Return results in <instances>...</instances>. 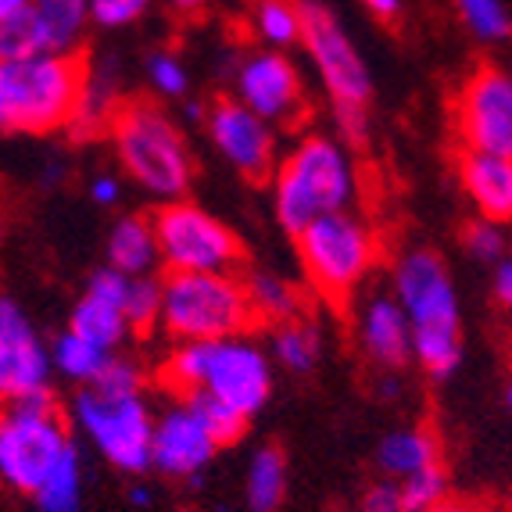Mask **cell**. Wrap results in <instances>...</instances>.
<instances>
[{"instance_id":"cell-1","label":"cell","mask_w":512,"mask_h":512,"mask_svg":"<svg viewBox=\"0 0 512 512\" xmlns=\"http://www.w3.org/2000/svg\"><path fill=\"white\" fill-rule=\"evenodd\" d=\"M391 294L412 326V362L434 380L462 362V308L448 265L437 251L409 248L391 269Z\"/></svg>"},{"instance_id":"cell-2","label":"cell","mask_w":512,"mask_h":512,"mask_svg":"<svg viewBox=\"0 0 512 512\" xmlns=\"http://www.w3.org/2000/svg\"><path fill=\"white\" fill-rule=\"evenodd\" d=\"M162 384L176 398L183 394H212L240 416H258L273 394V359L248 333L226 341L176 344L162 362Z\"/></svg>"},{"instance_id":"cell-3","label":"cell","mask_w":512,"mask_h":512,"mask_svg":"<svg viewBox=\"0 0 512 512\" xmlns=\"http://www.w3.org/2000/svg\"><path fill=\"white\" fill-rule=\"evenodd\" d=\"M359 197V169L344 140L308 133L273 172V212L283 230L301 233L312 219L348 212Z\"/></svg>"},{"instance_id":"cell-4","label":"cell","mask_w":512,"mask_h":512,"mask_svg":"<svg viewBox=\"0 0 512 512\" xmlns=\"http://www.w3.org/2000/svg\"><path fill=\"white\" fill-rule=\"evenodd\" d=\"M111 144L119 165L144 194L180 201L194 183V151L169 111L151 101H126L111 111Z\"/></svg>"},{"instance_id":"cell-5","label":"cell","mask_w":512,"mask_h":512,"mask_svg":"<svg viewBox=\"0 0 512 512\" xmlns=\"http://www.w3.org/2000/svg\"><path fill=\"white\" fill-rule=\"evenodd\" d=\"M79 54H33L0 61V133L47 137L72 126L83 97Z\"/></svg>"},{"instance_id":"cell-6","label":"cell","mask_w":512,"mask_h":512,"mask_svg":"<svg viewBox=\"0 0 512 512\" xmlns=\"http://www.w3.org/2000/svg\"><path fill=\"white\" fill-rule=\"evenodd\" d=\"M301 47L316 65L344 144H362L369 137L366 111L373 97V76L355 40L319 0H301Z\"/></svg>"},{"instance_id":"cell-7","label":"cell","mask_w":512,"mask_h":512,"mask_svg":"<svg viewBox=\"0 0 512 512\" xmlns=\"http://www.w3.org/2000/svg\"><path fill=\"white\" fill-rule=\"evenodd\" d=\"M158 326L172 341H226L255 326L244 280L233 273H169Z\"/></svg>"},{"instance_id":"cell-8","label":"cell","mask_w":512,"mask_h":512,"mask_svg":"<svg viewBox=\"0 0 512 512\" xmlns=\"http://www.w3.org/2000/svg\"><path fill=\"white\" fill-rule=\"evenodd\" d=\"M294 244L308 287L337 305L359 291L380 262L376 230L351 208L312 219L305 230L294 233Z\"/></svg>"},{"instance_id":"cell-9","label":"cell","mask_w":512,"mask_h":512,"mask_svg":"<svg viewBox=\"0 0 512 512\" xmlns=\"http://www.w3.org/2000/svg\"><path fill=\"white\" fill-rule=\"evenodd\" d=\"M72 437L51 391L8 402L0 412V480L29 495L51 477V470L65 459Z\"/></svg>"},{"instance_id":"cell-10","label":"cell","mask_w":512,"mask_h":512,"mask_svg":"<svg viewBox=\"0 0 512 512\" xmlns=\"http://www.w3.org/2000/svg\"><path fill=\"white\" fill-rule=\"evenodd\" d=\"M72 423L94 444V452L111 462L119 473L151 470V434L154 412L140 394H108L97 387H83L72 402Z\"/></svg>"},{"instance_id":"cell-11","label":"cell","mask_w":512,"mask_h":512,"mask_svg":"<svg viewBox=\"0 0 512 512\" xmlns=\"http://www.w3.org/2000/svg\"><path fill=\"white\" fill-rule=\"evenodd\" d=\"M151 222L169 273H233L244 258L237 233L197 201H165Z\"/></svg>"},{"instance_id":"cell-12","label":"cell","mask_w":512,"mask_h":512,"mask_svg":"<svg viewBox=\"0 0 512 512\" xmlns=\"http://www.w3.org/2000/svg\"><path fill=\"white\" fill-rule=\"evenodd\" d=\"M205 133L212 151L230 165L237 176L248 183L273 180L276 165H280V140L276 126L258 119L255 111L244 108L237 97H222L212 108H205Z\"/></svg>"},{"instance_id":"cell-13","label":"cell","mask_w":512,"mask_h":512,"mask_svg":"<svg viewBox=\"0 0 512 512\" xmlns=\"http://www.w3.org/2000/svg\"><path fill=\"white\" fill-rule=\"evenodd\" d=\"M233 97L269 126H294L305 115V83L283 51H251L233 69Z\"/></svg>"},{"instance_id":"cell-14","label":"cell","mask_w":512,"mask_h":512,"mask_svg":"<svg viewBox=\"0 0 512 512\" xmlns=\"http://www.w3.org/2000/svg\"><path fill=\"white\" fill-rule=\"evenodd\" d=\"M455 126L466 151L512 158V72L491 65L473 72L459 90Z\"/></svg>"},{"instance_id":"cell-15","label":"cell","mask_w":512,"mask_h":512,"mask_svg":"<svg viewBox=\"0 0 512 512\" xmlns=\"http://www.w3.org/2000/svg\"><path fill=\"white\" fill-rule=\"evenodd\" d=\"M51 344L18 301L0 294V402H18L51 391Z\"/></svg>"},{"instance_id":"cell-16","label":"cell","mask_w":512,"mask_h":512,"mask_svg":"<svg viewBox=\"0 0 512 512\" xmlns=\"http://www.w3.org/2000/svg\"><path fill=\"white\" fill-rule=\"evenodd\" d=\"M222 444L212 437L208 423L201 412L187 402L176 398L165 412L154 416V434H151V470L172 480H194L212 466L215 452Z\"/></svg>"},{"instance_id":"cell-17","label":"cell","mask_w":512,"mask_h":512,"mask_svg":"<svg viewBox=\"0 0 512 512\" xmlns=\"http://www.w3.org/2000/svg\"><path fill=\"white\" fill-rule=\"evenodd\" d=\"M126 273H115V269H97L86 283L83 298L72 305L69 330L94 341L104 351H122V344L133 337L126 316H122V294H126Z\"/></svg>"},{"instance_id":"cell-18","label":"cell","mask_w":512,"mask_h":512,"mask_svg":"<svg viewBox=\"0 0 512 512\" xmlns=\"http://www.w3.org/2000/svg\"><path fill=\"white\" fill-rule=\"evenodd\" d=\"M355 341L362 355L380 369H402L412 362V326L394 294H366L355 312Z\"/></svg>"},{"instance_id":"cell-19","label":"cell","mask_w":512,"mask_h":512,"mask_svg":"<svg viewBox=\"0 0 512 512\" xmlns=\"http://www.w3.org/2000/svg\"><path fill=\"white\" fill-rule=\"evenodd\" d=\"M459 183L480 219L512 222V158L509 154L462 151Z\"/></svg>"},{"instance_id":"cell-20","label":"cell","mask_w":512,"mask_h":512,"mask_svg":"<svg viewBox=\"0 0 512 512\" xmlns=\"http://www.w3.org/2000/svg\"><path fill=\"white\" fill-rule=\"evenodd\" d=\"M376 466L384 470V477L391 484L412 477L419 470L441 466V441L434 430L427 427H398L387 430L376 444Z\"/></svg>"},{"instance_id":"cell-21","label":"cell","mask_w":512,"mask_h":512,"mask_svg":"<svg viewBox=\"0 0 512 512\" xmlns=\"http://www.w3.org/2000/svg\"><path fill=\"white\" fill-rule=\"evenodd\" d=\"M162 265L154 222L147 215H122L108 233V269L126 276H154Z\"/></svg>"},{"instance_id":"cell-22","label":"cell","mask_w":512,"mask_h":512,"mask_svg":"<svg viewBox=\"0 0 512 512\" xmlns=\"http://www.w3.org/2000/svg\"><path fill=\"white\" fill-rule=\"evenodd\" d=\"M244 291H248L251 312H255V323H291V319L305 316V291L298 283L287 280V276L273 273V269H251L244 276Z\"/></svg>"},{"instance_id":"cell-23","label":"cell","mask_w":512,"mask_h":512,"mask_svg":"<svg viewBox=\"0 0 512 512\" xmlns=\"http://www.w3.org/2000/svg\"><path fill=\"white\" fill-rule=\"evenodd\" d=\"M29 11L40 26L47 54H76L79 40L86 33V22H90L86 0H33Z\"/></svg>"},{"instance_id":"cell-24","label":"cell","mask_w":512,"mask_h":512,"mask_svg":"<svg viewBox=\"0 0 512 512\" xmlns=\"http://www.w3.org/2000/svg\"><path fill=\"white\" fill-rule=\"evenodd\" d=\"M269 359L294 376L312 373V369L319 366V359H323V330L305 316L273 326V337H269Z\"/></svg>"},{"instance_id":"cell-25","label":"cell","mask_w":512,"mask_h":512,"mask_svg":"<svg viewBox=\"0 0 512 512\" xmlns=\"http://www.w3.org/2000/svg\"><path fill=\"white\" fill-rule=\"evenodd\" d=\"M287 495V459L280 448L265 444L251 455L244 473V502L251 512H276Z\"/></svg>"},{"instance_id":"cell-26","label":"cell","mask_w":512,"mask_h":512,"mask_svg":"<svg viewBox=\"0 0 512 512\" xmlns=\"http://www.w3.org/2000/svg\"><path fill=\"white\" fill-rule=\"evenodd\" d=\"M111 355H115V351L97 348L94 341H86V337H79V333H72V330H65L58 341L51 344L54 373L65 376V380H72V384H79V387L94 384L97 373H101Z\"/></svg>"},{"instance_id":"cell-27","label":"cell","mask_w":512,"mask_h":512,"mask_svg":"<svg viewBox=\"0 0 512 512\" xmlns=\"http://www.w3.org/2000/svg\"><path fill=\"white\" fill-rule=\"evenodd\" d=\"M251 33L269 51H287V47L301 43V0H255Z\"/></svg>"},{"instance_id":"cell-28","label":"cell","mask_w":512,"mask_h":512,"mask_svg":"<svg viewBox=\"0 0 512 512\" xmlns=\"http://www.w3.org/2000/svg\"><path fill=\"white\" fill-rule=\"evenodd\" d=\"M33 502L40 512H79L83 509V462H79V448L72 444L65 459L51 470V477L43 480L33 491Z\"/></svg>"},{"instance_id":"cell-29","label":"cell","mask_w":512,"mask_h":512,"mask_svg":"<svg viewBox=\"0 0 512 512\" xmlns=\"http://www.w3.org/2000/svg\"><path fill=\"white\" fill-rule=\"evenodd\" d=\"M455 15L480 43H502L512 36V15L505 0H455Z\"/></svg>"},{"instance_id":"cell-30","label":"cell","mask_w":512,"mask_h":512,"mask_svg":"<svg viewBox=\"0 0 512 512\" xmlns=\"http://www.w3.org/2000/svg\"><path fill=\"white\" fill-rule=\"evenodd\" d=\"M122 316L133 333H151L162 316V283L154 276H129L122 294Z\"/></svg>"},{"instance_id":"cell-31","label":"cell","mask_w":512,"mask_h":512,"mask_svg":"<svg viewBox=\"0 0 512 512\" xmlns=\"http://www.w3.org/2000/svg\"><path fill=\"white\" fill-rule=\"evenodd\" d=\"M147 83L158 97L165 101H183L190 94V72L183 65V58L176 51H154L147 54Z\"/></svg>"},{"instance_id":"cell-32","label":"cell","mask_w":512,"mask_h":512,"mask_svg":"<svg viewBox=\"0 0 512 512\" xmlns=\"http://www.w3.org/2000/svg\"><path fill=\"white\" fill-rule=\"evenodd\" d=\"M33 54H47V47H43V36H40L33 11L26 8L0 22V61L33 58Z\"/></svg>"},{"instance_id":"cell-33","label":"cell","mask_w":512,"mask_h":512,"mask_svg":"<svg viewBox=\"0 0 512 512\" xmlns=\"http://www.w3.org/2000/svg\"><path fill=\"white\" fill-rule=\"evenodd\" d=\"M183 398L201 412V419L208 423V430H212V437L219 444H237L244 437V430H248V416H240L237 409H230V405L212 398V394L194 391V394H183Z\"/></svg>"},{"instance_id":"cell-34","label":"cell","mask_w":512,"mask_h":512,"mask_svg":"<svg viewBox=\"0 0 512 512\" xmlns=\"http://www.w3.org/2000/svg\"><path fill=\"white\" fill-rule=\"evenodd\" d=\"M398 495H402V505L409 512L430 509V505L448 498V473H444V466H430V470L412 473V477L398 480Z\"/></svg>"},{"instance_id":"cell-35","label":"cell","mask_w":512,"mask_h":512,"mask_svg":"<svg viewBox=\"0 0 512 512\" xmlns=\"http://www.w3.org/2000/svg\"><path fill=\"white\" fill-rule=\"evenodd\" d=\"M462 248H466V255H470L473 262L495 265L498 258L509 251V240H505L502 222H487V219L470 222L466 233H462Z\"/></svg>"},{"instance_id":"cell-36","label":"cell","mask_w":512,"mask_h":512,"mask_svg":"<svg viewBox=\"0 0 512 512\" xmlns=\"http://www.w3.org/2000/svg\"><path fill=\"white\" fill-rule=\"evenodd\" d=\"M90 387L108 391V394H140L144 391V369H140L133 359H126V355L115 351V355L104 362V369L97 373V380Z\"/></svg>"},{"instance_id":"cell-37","label":"cell","mask_w":512,"mask_h":512,"mask_svg":"<svg viewBox=\"0 0 512 512\" xmlns=\"http://www.w3.org/2000/svg\"><path fill=\"white\" fill-rule=\"evenodd\" d=\"M90 4V22L104 29H126L147 15L151 0H86Z\"/></svg>"},{"instance_id":"cell-38","label":"cell","mask_w":512,"mask_h":512,"mask_svg":"<svg viewBox=\"0 0 512 512\" xmlns=\"http://www.w3.org/2000/svg\"><path fill=\"white\" fill-rule=\"evenodd\" d=\"M359 512H409L402 505V495H398V484L384 480V484L369 487L359 502Z\"/></svg>"},{"instance_id":"cell-39","label":"cell","mask_w":512,"mask_h":512,"mask_svg":"<svg viewBox=\"0 0 512 512\" xmlns=\"http://www.w3.org/2000/svg\"><path fill=\"white\" fill-rule=\"evenodd\" d=\"M495 298L505 312H512V244H509V251L495 262Z\"/></svg>"},{"instance_id":"cell-40","label":"cell","mask_w":512,"mask_h":512,"mask_svg":"<svg viewBox=\"0 0 512 512\" xmlns=\"http://www.w3.org/2000/svg\"><path fill=\"white\" fill-rule=\"evenodd\" d=\"M90 197H94L101 208H111L122 197L119 176H108V172H104V176H94V180H90Z\"/></svg>"},{"instance_id":"cell-41","label":"cell","mask_w":512,"mask_h":512,"mask_svg":"<svg viewBox=\"0 0 512 512\" xmlns=\"http://www.w3.org/2000/svg\"><path fill=\"white\" fill-rule=\"evenodd\" d=\"M359 4L373 18H380V22H394V18L402 15V8H405V0H359Z\"/></svg>"},{"instance_id":"cell-42","label":"cell","mask_w":512,"mask_h":512,"mask_svg":"<svg viewBox=\"0 0 512 512\" xmlns=\"http://www.w3.org/2000/svg\"><path fill=\"white\" fill-rule=\"evenodd\" d=\"M208 0H169L172 11H180V15H197V11H205Z\"/></svg>"},{"instance_id":"cell-43","label":"cell","mask_w":512,"mask_h":512,"mask_svg":"<svg viewBox=\"0 0 512 512\" xmlns=\"http://www.w3.org/2000/svg\"><path fill=\"white\" fill-rule=\"evenodd\" d=\"M33 0H0V22L4 18H11V15H18V11H26Z\"/></svg>"},{"instance_id":"cell-44","label":"cell","mask_w":512,"mask_h":512,"mask_svg":"<svg viewBox=\"0 0 512 512\" xmlns=\"http://www.w3.org/2000/svg\"><path fill=\"white\" fill-rule=\"evenodd\" d=\"M423 512H473V509L470 505H462V502H452V498H444V502L430 505V509H423Z\"/></svg>"},{"instance_id":"cell-45","label":"cell","mask_w":512,"mask_h":512,"mask_svg":"<svg viewBox=\"0 0 512 512\" xmlns=\"http://www.w3.org/2000/svg\"><path fill=\"white\" fill-rule=\"evenodd\" d=\"M129 502H133V505H151V491H147V487H133V491H129Z\"/></svg>"},{"instance_id":"cell-46","label":"cell","mask_w":512,"mask_h":512,"mask_svg":"<svg viewBox=\"0 0 512 512\" xmlns=\"http://www.w3.org/2000/svg\"><path fill=\"white\" fill-rule=\"evenodd\" d=\"M187 119H190V122H201V119H205V108L190 101V104H187Z\"/></svg>"},{"instance_id":"cell-47","label":"cell","mask_w":512,"mask_h":512,"mask_svg":"<svg viewBox=\"0 0 512 512\" xmlns=\"http://www.w3.org/2000/svg\"><path fill=\"white\" fill-rule=\"evenodd\" d=\"M505 402H509V409H512V380H509V391H505Z\"/></svg>"}]
</instances>
